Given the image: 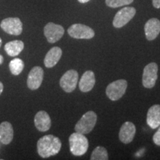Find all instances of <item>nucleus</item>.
<instances>
[{"label":"nucleus","mask_w":160,"mask_h":160,"mask_svg":"<svg viewBox=\"0 0 160 160\" xmlns=\"http://www.w3.org/2000/svg\"><path fill=\"white\" fill-rule=\"evenodd\" d=\"M157 131L156 132L153 137V141L156 145L158 146H160V125L159 126Z\"/></svg>","instance_id":"5701e85b"},{"label":"nucleus","mask_w":160,"mask_h":160,"mask_svg":"<svg viewBox=\"0 0 160 160\" xmlns=\"http://www.w3.org/2000/svg\"><path fill=\"white\" fill-rule=\"evenodd\" d=\"M70 150L74 156H82L88 149V140L85 134L76 133H72L69 137Z\"/></svg>","instance_id":"f03ea898"},{"label":"nucleus","mask_w":160,"mask_h":160,"mask_svg":"<svg viewBox=\"0 0 160 160\" xmlns=\"http://www.w3.org/2000/svg\"><path fill=\"white\" fill-rule=\"evenodd\" d=\"M146 39L149 41L155 39L160 33V21L156 18L150 19L145 25Z\"/></svg>","instance_id":"ddd939ff"},{"label":"nucleus","mask_w":160,"mask_h":160,"mask_svg":"<svg viewBox=\"0 0 160 160\" xmlns=\"http://www.w3.org/2000/svg\"><path fill=\"white\" fill-rule=\"evenodd\" d=\"M62 148V142L59 138L53 135H45L37 142V151L42 158H48L57 155Z\"/></svg>","instance_id":"f257e3e1"},{"label":"nucleus","mask_w":160,"mask_h":160,"mask_svg":"<svg viewBox=\"0 0 160 160\" xmlns=\"http://www.w3.org/2000/svg\"><path fill=\"white\" fill-rule=\"evenodd\" d=\"M44 77L43 69L39 66L33 67L28 77L27 85L31 90H37L42 85Z\"/></svg>","instance_id":"9b49d317"},{"label":"nucleus","mask_w":160,"mask_h":160,"mask_svg":"<svg viewBox=\"0 0 160 160\" xmlns=\"http://www.w3.org/2000/svg\"><path fill=\"white\" fill-rule=\"evenodd\" d=\"M65 29L62 25L49 22L44 28V34L49 43H55L63 37Z\"/></svg>","instance_id":"9d476101"},{"label":"nucleus","mask_w":160,"mask_h":160,"mask_svg":"<svg viewBox=\"0 0 160 160\" xmlns=\"http://www.w3.org/2000/svg\"><path fill=\"white\" fill-rule=\"evenodd\" d=\"M3 61H4V58L2 55H0V65H2V64L3 63Z\"/></svg>","instance_id":"bb28decb"},{"label":"nucleus","mask_w":160,"mask_h":160,"mask_svg":"<svg viewBox=\"0 0 160 160\" xmlns=\"http://www.w3.org/2000/svg\"><path fill=\"white\" fill-rule=\"evenodd\" d=\"M137 11L133 7H125L121 9L115 15L113 25L117 28H120L129 22L134 17Z\"/></svg>","instance_id":"0eeeda50"},{"label":"nucleus","mask_w":160,"mask_h":160,"mask_svg":"<svg viewBox=\"0 0 160 160\" xmlns=\"http://www.w3.org/2000/svg\"><path fill=\"white\" fill-rule=\"evenodd\" d=\"M78 1H79L80 3H87L89 1H91V0H78Z\"/></svg>","instance_id":"a878e982"},{"label":"nucleus","mask_w":160,"mask_h":160,"mask_svg":"<svg viewBox=\"0 0 160 160\" xmlns=\"http://www.w3.org/2000/svg\"><path fill=\"white\" fill-rule=\"evenodd\" d=\"M91 160H107L108 159V151L104 147L98 146L92 152Z\"/></svg>","instance_id":"412c9836"},{"label":"nucleus","mask_w":160,"mask_h":160,"mask_svg":"<svg viewBox=\"0 0 160 160\" xmlns=\"http://www.w3.org/2000/svg\"><path fill=\"white\" fill-rule=\"evenodd\" d=\"M133 2V0H105L106 5L108 7L113 8L130 5Z\"/></svg>","instance_id":"4be33fe9"},{"label":"nucleus","mask_w":160,"mask_h":160,"mask_svg":"<svg viewBox=\"0 0 160 160\" xmlns=\"http://www.w3.org/2000/svg\"><path fill=\"white\" fill-rule=\"evenodd\" d=\"M96 82L94 73L91 71H87L84 73L80 79L79 87L82 92H89L94 87Z\"/></svg>","instance_id":"2eb2a0df"},{"label":"nucleus","mask_w":160,"mask_h":160,"mask_svg":"<svg viewBox=\"0 0 160 160\" xmlns=\"http://www.w3.org/2000/svg\"><path fill=\"white\" fill-rule=\"evenodd\" d=\"M147 124L152 129L160 125V105H154L150 108L147 113Z\"/></svg>","instance_id":"dca6fc26"},{"label":"nucleus","mask_w":160,"mask_h":160,"mask_svg":"<svg viewBox=\"0 0 160 160\" xmlns=\"http://www.w3.org/2000/svg\"><path fill=\"white\" fill-rule=\"evenodd\" d=\"M153 5L156 8H160V0H153Z\"/></svg>","instance_id":"b1692460"},{"label":"nucleus","mask_w":160,"mask_h":160,"mask_svg":"<svg viewBox=\"0 0 160 160\" xmlns=\"http://www.w3.org/2000/svg\"><path fill=\"white\" fill-rule=\"evenodd\" d=\"M77 71L75 70H69L61 77L59 81L60 86L64 91L67 93L73 92L76 89L78 82Z\"/></svg>","instance_id":"1a4fd4ad"},{"label":"nucleus","mask_w":160,"mask_h":160,"mask_svg":"<svg viewBox=\"0 0 160 160\" xmlns=\"http://www.w3.org/2000/svg\"><path fill=\"white\" fill-rule=\"evenodd\" d=\"M0 27L4 31L11 35L19 36L22 32V22L19 18H6L2 21Z\"/></svg>","instance_id":"6e6552de"},{"label":"nucleus","mask_w":160,"mask_h":160,"mask_svg":"<svg viewBox=\"0 0 160 160\" xmlns=\"http://www.w3.org/2000/svg\"><path fill=\"white\" fill-rule=\"evenodd\" d=\"M68 33L71 37L79 39H90L95 36V32L91 28L82 24H73L68 29Z\"/></svg>","instance_id":"39448f33"},{"label":"nucleus","mask_w":160,"mask_h":160,"mask_svg":"<svg viewBox=\"0 0 160 160\" xmlns=\"http://www.w3.org/2000/svg\"><path fill=\"white\" fill-rule=\"evenodd\" d=\"M24 62L21 59L19 58H15L13 60H11V62L9 64V68L10 71L13 75H19L21 73V72L24 69Z\"/></svg>","instance_id":"aec40b11"},{"label":"nucleus","mask_w":160,"mask_h":160,"mask_svg":"<svg viewBox=\"0 0 160 160\" xmlns=\"http://www.w3.org/2000/svg\"><path fill=\"white\" fill-rule=\"evenodd\" d=\"M13 138V129L8 122L0 124V142L4 145H8Z\"/></svg>","instance_id":"a211bd4d"},{"label":"nucleus","mask_w":160,"mask_h":160,"mask_svg":"<svg viewBox=\"0 0 160 160\" xmlns=\"http://www.w3.org/2000/svg\"><path fill=\"white\" fill-rule=\"evenodd\" d=\"M34 124L38 131H48L51 126V120L48 113L46 111H40L34 117Z\"/></svg>","instance_id":"4468645a"},{"label":"nucleus","mask_w":160,"mask_h":160,"mask_svg":"<svg viewBox=\"0 0 160 160\" xmlns=\"http://www.w3.org/2000/svg\"><path fill=\"white\" fill-rule=\"evenodd\" d=\"M62 51L59 47H53L46 54L45 59H44V64L45 67L48 68H51L58 63L59 59H61Z\"/></svg>","instance_id":"f3484780"},{"label":"nucleus","mask_w":160,"mask_h":160,"mask_svg":"<svg viewBox=\"0 0 160 160\" xmlns=\"http://www.w3.org/2000/svg\"><path fill=\"white\" fill-rule=\"evenodd\" d=\"M97 120V116L95 112L92 111H88L76 124V132L82 133V134L89 133L93 129V128L95 127Z\"/></svg>","instance_id":"7ed1b4c3"},{"label":"nucleus","mask_w":160,"mask_h":160,"mask_svg":"<svg viewBox=\"0 0 160 160\" xmlns=\"http://www.w3.org/2000/svg\"><path fill=\"white\" fill-rule=\"evenodd\" d=\"M158 65L157 63L151 62L145 67L142 74V85L146 88L154 87L158 78Z\"/></svg>","instance_id":"423d86ee"},{"label":"nucleus","mask_w":160,"mask_h":160,"mask_svg":"<svg viewBox=\"0 0 160 160\" xmlns=\"http://www.w3.org/2000/svg\"><path fill=\"white\" fill-rule=\"evenodd\" d=\"M24 49V43L21 40L9 42L5 45V51L10 57H17Z\"/></svg>","instance_id":"6ab92c4d"},{"label":"nucleus","mask_w":160,"mask_h":160,"mask_svg":"<svg viewBox=\"0 0 160 160\" xmlns=\"http://www.w3.org/2000/svg\"><path fill=\"white\" fill-rule=\"evenodd\" d=\"M1 45H2V39L0 38V47H1Z\"/></svg>","instance_id":"cd10ccee"},{"label":"nucleus","mask_w":160,"mask_h":160,"mask_svg":"<svg viewBox=\"0 0 160 160\" xmlns=\"http://www.w3.org/2000/svg\"><path fill=\"white\" fill-rule=\"evenodd\" d=\"M3 89H4V86H3V84L0 82V95L2 94V93L3 91Z\"/></svg>","instance_id":"393cba45"},{"label":"nucleus","mask_w":160,"mask_h":160,"mask_svg":"<svg viewBox=\"0 0 160 160\" xmlns=\"http://www.w3.org/2000/svg\"><path fill=\"white\" fill-rule=\"evenodd\" d=\"M136 134V127L131 122H125L120 128L119 137L120 141L125 144H128L133 141Z\"/></svg>","instance_id":"f8f14e48"},{"label":"nucleus","mask_w":160,"mask_h":160,"mask_svg":"<svg viewBox=\"0 0 160 160\" xmlns=\"http://www.w3.org/2000/svg\"><path fill=\"white\" fill-rule=\"evenodd\" d=\"M127 87L128 83L126 80H117L107 86L106 95L112 101H117L125 94Z\"/></svg>","instance_id":"20e7f679"}]
</instances>
